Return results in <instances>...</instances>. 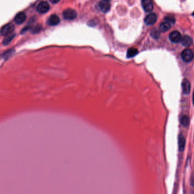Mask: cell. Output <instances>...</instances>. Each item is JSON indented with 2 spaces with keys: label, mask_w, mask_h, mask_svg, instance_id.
<instances>
[{
  "label": "cell",
  "mask_w": 194,
  "mask_h": 194,
  "mask_svg": "<svg viewBox=\"0 0 194 194\" xmlns=\"http://www.w3.org/2000/svg\"><path fill=\"white\" fill-rule=\"evenodd\" d=\"M14 30V26L13 23H8L1 28V34L2 36L6 37L9 35L13 33V31Z\"/></svg>",
  "instance_id": "obj_2"
},
{
  "label": "cell",
  "mask_w": 194,
  "mask_h": 194,
  "mask_svg": "<svg viewBox=\"0 0 194 194\" xmlns=\"http://www.w3.org/2000/svg\"><path fill=\"white\" fill-rule=\"evenodd\" d=\"M59 17L55 14H53L50 16V17L48 18L47 20V23L49 25L51 26H54L58 25L60 23Z\"/></svg>",
  "instance_id": "obj_8"
},
{
  "label": "cell",
  "mask_w": 194,
  "mask_h": 194,
  "mask_svg": "<svg viewBox=\"0 0 194 194\" xmlns=\"http://www.w3.org/2000/svg\"><path fill=\"white\" fill-rule=\"evenodd\" d=\"M193 104L194 105V93H193Z\"/></svg>",
  "instance_id": "obj_24"
},
{
  "label": "cell",
  "mask_w": 194,
  "mask_h": 194,
  "mask_svg": "<svg viewBox=\"0 0 194 194\" xmlns=\"http://www.w3.org/2000/svg\"><path fill=\"white\" fill-rule=\"evenodd\" d=\"M150 34H151L152 37L155 39H158L160 36V33H159V31L155 29H154L153 30L151 31Z\"/></svg>",
  "instance_id": "obj_18"
},
{
  "label": "cell",
  "mask_w": 194,
  "mask_h": 194,
  "mask_svg": "<svg viewBox=\"0 0 194 194\" xmlns=\"http://www.w3.org/2000/svg\"><path fill=\"white\" fill-rule=\"evenodd\" d=\"M181 58L185 62H190L194 58V52L191 50L186 49L182 52Z\"/></svg>",
  "instance_id": "obj_3"
},
{
  "label": "cell",
  "mask_w": 194,
  "mask_h": 194,
  "mask_svg": "<svg viewBox=\"0 0 194 194\" xmlns=\"http://www.w3.org/2000/svg\"><path fill=\"white\" fill-rule=\"evenodd\" d=\"M63 17L66 20H73L77 17V12L72 9H67L63 11Z\"/></svg>",
  "instance_id": "obj_1"
},
{
  "label": "cell",
  "mask_w": 194,
  "mask_h": 194,
  "mask_svg": "<svg viewBox=\"0 0 194 194\" xmlns=\"http://www.w3.org/2000/svg\"><path fill=\"white\" fill-rule=\"evenodd\" d=\"M15 35H16V34L13 32V33L11 34L10 35H9L6 36L4 38V39L3 40V41H2V44L4 46L8 45L10 43V42H11V41L13 40V38H14Z\"/></svg>",
  "instance_id": "obj_15"
},
{
  "label": "cell",
  "mask_w": 194,
  "mask_h": 194,
  "mask_svg": "<svg viewBox=\"0 0 194 194\" xmlns=\"http://www.w3.org/2000/svg\"><path fill=\"white\" fill-rule=\"evenodd\" d=\"M164 20L169 22V23H175V20L174 17H171V16H167L166 17H164Z\"/></svg>",
  "instance_id": "obj_20"
},
{
  "label": "cell",
  "mask_w": 194,
  "mask_h": 194,
  "mask_svg": "<svg viewBox=\"0 0 194 194\" xmlns=\"http://www.w3.org/2000/svg\"><path fill=\"white\" fill-rule=\"evenodd\" d=\"M193 16H194V12H193Z\"/></svg>",
  "instance_id": "obj_25"
},
{
  "label": "cell",
  "mask_w": 194,
  "mask_h": 194,
  "mask_svg": "<svg viewBox=\"0 0 194 194\" xmlns=\"http://www.w3.org/2000/svg\"><path fill=\"white\" fill-rule=\"evenodd\" d=\"M42 29V26L40 25H37V26H35V27H34L32 28V33H38Z\"/></svg>",
  "instance_id": "obj_19"
},
{
  "label": "cell",
  "mask_w": 194,
  "mask_h": 194,
  "mask_svg": "<svg viewBox=\"0 0 194 194\" xmlns=\"http://www.w3.org/2000/svg\"><path fill=\"white\" fill-rule=\"evenodd\" d=\"M191 186H194V175H193L192 176V178H191Z\"/></svg>",
  "instance_id": "obj_22"
},
{
  "label": "cell",
  "mask_w": 194,
  "mask_h": 194,
  "mask_svg": "<svg viewBox=\"0 0 194 194\" xmlns=\"http://www.w3.org/2000/svg\"><path fill=\"white\" fill-rule=\"evenodd\" d=\"M181 123L184 127H187L190 123V119L188 116L184 115L181 119Z\"/></svg>",
  "instance_id": "obj_17"
},
{
  "label": "cell",
  "mask_w": 194,
  "mask_h": 194,
  "mask_svg": "<svg viewBox=\"0 0 194 194\" xmlns=\"http://www.w3.org/2000/svg\"><path fill=\"white\" fill-rule=\"evenodd\" d=\"M157 20V15L154 13H151L146 16L144 21L147 25H152L155 23Z\"/></svg>",
  "instance_id": "obj_7"
},
{
  "label": "cell",
  "mask_w": 194,
  "mask_h": 194,
  "mask_svg": "<svg viewBox=\"0 0 194 194\" xmlns=\"http://www.w3.org/2000/svg\"><path fill=\"white\" fill-rule=\"evenodd\" d=\"M178 143L179 150V152H181L182 153L184 151L185 146H186V139L183 134H181L179 135Z\"/></svg>",
  "instance_id": "obj_12"
},
{
  "label": "cell",
  "mask_w": 194,
  "mask_h": 194,
  "mask_svg": "<svg viewBox=\"0 0 194 194\" xmlns=\"http://www.w3.org/2000/svg\"><path fill=\"white\" fill-rule=\"evenodd\" d=\"M138 51L137 49L133 48V47L130 48L128 50V51H127V57L129 58H133L135 55H137L138 54Z\"/></svg>",
  "instance_id": "obj_16"
},
{
  "label": "cell",
  "mask_w": 194,
  "mask_h": 194,
  "mask_svg": "<svg viewBox=\"0 0 194 194\" xmlns=\"http://www.w3.org/2000/svg\"><path fill=\"white\" fill-rule=\"evenodd\" d=\"M183 92L185 95H188L191 91V84L187 79H184L182 83Z\"/></svg>",
  "instance_id": "obj_11"
},
{
  "label": "cell",
  "mask_w": 194,
  "mask_h": 194,
  "mask_svg": "<svg viewBox=\"0 0 194 194\" xmlns=\"http://www.w3.org/2000/svg\"><path fill=\"white\" fill-rule=\"evenodd\" d=\"M181 42L182 44L185 46V47H189L193 43V40L191 37H190L188 35H184L183 37H182Z\"/></svg>",
  "instance_id": "obj_13"
},
{
  "label": "cell",
  "mask_w": 194,
  "mask_h": 194,
  "mask_svg": "<svg viewBox=\"0 0 194 194\" xmlns=\"http://www.w3.org/2000/svg\"><path fill=\"white\" fill-rule=\"evenodd\" d=\"M50 5L47 1H41L37 7V10L41 14H44L50 10Z\"/></svg>",
  "instance_id": "obj_4"
},
{
  "label": "cell",
  "mask_w": 194,
  "mask_h": 194,
  "mask_svg": "<svg viewBox=\"0 0 194 194\" xmlns=\"http://www.w3.org/2000/svg\"><path fill=\"white\" fill-rule=\"evenodd\" d=\"M143 10L146 12H150L153 9V3L150 0H143L141 2Z\"/></svg>",
  "instance_id": "obj_9"
},
{
  "label": "cell",
  "mask_w": 194,
  "mask_h": 194,
  "mask_svg": "<svg viewBox=\"0 0 194 194\" xmlns=\"http://www.w3.org/2000/svg\"><path fill=\"white\" fill-rule=\"evenodd\" d=\"M13 51L10 50L9 51H8V53L6 55H4V58H5V57H6V56H7L8 58L10 57V55H11L13 54Z\"/></svg>",
  "instance_id": "obj_21"
},
{
  "label": "cell",
  "mask_w": 194,
  "mask_h": 194,
  "mask_svg": "<svg viewBox=\"0 0 194 194\" xmlns=\"http://www.w3.org/2000/svg\"><path fill=\"white\" fill-rule=\"evenodd\" d=\"M14 22L18 25L23 23L26 20V15L24 12H19L14 17Z\"/></svg>",
  "instance_id": "obj_10"
},
{
  "label": "cell",
  "mask_w": 194,
  "mask_h": 194,
  "mask_svg": "<svg viewBox=\"0 0 194 194\" xmlns=\"http://www.w3.org/2000/svg\"><path fill=\"white\" fill-rule=\"evenodd\" d=\"M98 8L103 13H107L109 11L111 7V2L108 1H101L99 2L97 4Z\"/></svg>",
  "instance_id": "obj_5"
},
{
  "label": "cell",
  "mask_w": 194,
  "mask_h": 194,
  "mask_svg": "<svg viewBox=\"0 0 194 194\" xmlns=\"http://www.w3.org/2000/svg\"><path fill=\"white\" fill-rule=\"evenodd\" d=\"M171 28V24L166 21L161 23L159 25V30L161 32H166L169 30Z\"/></svg>",
  "instance_id": "obj_14"
},
{
  "label": "cell",
  "mask_w": 194,
  "mask_h": 194,
  "mask_svg": "<svg viewBox=\"0 0 194 194\" xmlns=\"http://www.w3.org/2000/svg\"><path fill=\"white\" fill-rule=\"evenodd\" d=\"M181 34L178 31H173L169 35V40L173 43H178L182 39Z\"/></svg>",
  "instance_id": "obj_6"
},
{
  "label": "cell",
  "mask_w": 194,
  "mask_h": 194,
  "mask_svg": "<svg viewBox=\"0 0 194 194\" xmlns=\"http://www.w3.org/2000/svg\"><path fill=\"white\" fill-rule=\"evenodd\" d=\"M51 2L52 3H53V4H56V3H58V2H59V1H51Z\"/></svg>",
  "instance_id": "obj_23"
}]
</instances>
